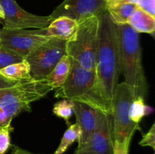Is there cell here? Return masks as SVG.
<instances>
[{
  "label": "cell",
  "mask_w": 155,
  "mask_h": 154,
  "mask_svg": "<svg viewBox=\"0 0 155 154\" xmlns=\"http://www.w3.org/2000/svg\"><path fill=\"white\" fill-rule=\"evenodd\" d=\"M95 82L92 89L75 101L111 114L114 96L120 72L117 30L107 13L99 17Z\"/></svg>",
  "instance_id": "cell-1"
},
{
  "label": "cell",
  "mask_w": 155,
  "mask_h": 154,
  "mask_svg": "<svg viewBox=\"0 0 155 154\" xmlns=\"http://www.w3.org/2000/svg\"><path fill=\"white\" fill-rule=\"evenodd\" d=\"M52 90L45 79L15 81L0 75V128L12 124V119L22 112L30 111L32 103Z\"/></svg>",
  "instance_id": "cell-2"
},
{
  "label": "cell",
  "mask_w": 155,
  "mask_h": 154,
  "mask_svg": "<svg viewBox=\"0 0 155 154\" xmlns=\"http://www.w3.org/2000/svg\"><path fill=\"white\" fill-rule=\"evenodd\" d=\"M120 72L130 87L133 100L146 98L148 85L142 61V48L139 33L129 24L117 26Z\"/></svg>",
  "instance_id": "cell-3"
},
{
  "label": "cell",
  "mask_w": 155,
  "mask_h": 154,
  "mask_svg": "<svg viewBox=\"0 0 155 154\" xmlns=\"http://www.w3.org/2000/svg\"><path fill=\"white\" fill-rule=\"evenodd\" d=\"M99 18L90 17L78 23L75 35L67 41V55L86 69L95 70Z\"/></svg>",
  "instance_id": "cell-4"
},
{
  "label": "cell",
  "mask_w": 155,
  "mask_h": 154,
  "mask_svg": "<svg viewBox=\"0 0 155 154\" xmlns=\"http://www.w3.org/2000/svg\"><path fill=\"white\" fill-rule=\"evenodd\" d=\"M133 98L130 87L126 82L117 85L112 105L114 140L123 142L133 138L136 130H140L139 124L133 122L130 118V110Z\"/></svg>",
  "instance_id": "cell-5"
},
{
  "label": "cell",
  "mask_w": 155,
  "mask_h": 154,
  "mask_svg": "<svg viewBox=\"0 0 155 154\" xmlns=\"http://www.w3.org/2000/svg\"><path fill=\"white\" fill-rule=\"evenodd\" d=\"M66 54L67 41L51 38L26 57L30 66L31 78L35 80L45 79Z\"/></svg>",
  "instance_id": "cell-6"
},
{
  "label": "cell",
  "mask_w": 155,
  "mask_h": 154,
  "mask_svg": "<svg viewBox=\"0 0 155 154\" xmlns=\"http://www.w3.org/2000/svg\"><path fill=\"white\" fill-rule=\"evenodd\" d=\"M51 37L42 34L39 30L0 29L1 45L19 55L26 57Z\"/></svg>",
  "instance_id": "cell-7"
},
{
  "label": "cell",
  "mask_w": 155,
  "mask_h": 154,
  "mask_svg": "<svg viewBox=\"0 0 155 154\" xmlns=\"http://www.w3.org/2000/svg\"><path fill=\"white\" fill-rule=\"evenodd\" d=\"M95 75V70L86 69L71 58L69 75L63 85L56 89L54 98L77 101L92 89Z\"/></svg>",
  "instance_id": "cell-8"
},
{
  "label": "cell",
  "mask_w": 155,
  "mask_h": 154,
  "mask_svg": "<svg viewBox=\"0 0 155 154\" xmlns=\"http://www.w3.org/2000/svg\"><path fill=\"white\" fill-rule=\"evenodd\" d=\"M114 141L112 115L98 110V122L93 134L74 154H113Z\"/></svg>",
  "instance_id": "cell-9"
},
{
  "label": "cell",
  "mask_w": 155,
  "mask_h": 154,
  "mask_svg": "<svg viewBox=\"0 0 155 154\" xmlns=\"http://www.w3.org/2000/svg\"><path fill=\"white\" fill-rule=\"evenodd\" d=\"M4 11L5 28L8 29H45L53 21L51 17L39 16L29 13L23 9L15 0H0Z\"/></svg>",
  "instance_id": "cell-10"
},
{
  "label": "cell",
  "mask_w": 155,
  "mask_h": 154,
  "mask_svg": "<svg viewBox=\"0 0 155 154\" xmlns=\"http://www.w3.org/2000/svg\"><path fill=\"white\" fill-rule=\"evenodd\" d=\"M107 13L105 0H64L49 15L54 20L59 17H68L77 23L90 17Z\"/></svg>",
  "instance_id": "cell-11"
},
{
  "label": "cell",
  "mask_w": 155,
  "mask_h": 154,
  "mask_svg": "<svg viewBox=\"0 0 155 154\" xmlns=\"http://www.w3.org/2000/svg\"><path fill=\"white\" fill-rule=\"evenodd\" d=\"M74 102V113L81 131L77 146V148H80L89 141L96 128L98 110L86 103L75 101Z\"/></svg>",
  "instance_id": "cell-12"
},
{
  "label": "cell",
  "mask_w": 155,
  "mask_h": 154,
  "mask_svg": "<svg viewBox=\"0 0 155 154\" xmlns=\"http://www.w3.org/2000/svg\"><path fill=\"white\" fill-rule=\"evenodd\" d=\"M78 23L68 17H59L51 22L48 27L42 29L44 36L68 41L75 35Z\"/></svg>",
  "instance_id": "cell-13"
},
{
  "label": "cell",
  "mask_w": 155,
  "mask_h": 154,
  "mask_svg": "<svg viewBox=\"0 0 155 154\" xmlns=\"http://www.w3.org/2000/svg\"><path fill=\"white\" fill-rule=\"evenodd\" d=\"M128 24L137 33L151 34L155 30V17L138 6L129 19Z\"/></svg>",
  "instance_id": "cell-14"
},
{
  "label": "cell",
  "mask_w": 155,
  "mask_h": 154,
  "mask_svg": "<svg viewBox=\"0 0 155 154\" xmlns=\"http://www.w3.org/2000/svg\"><path fill=\"white\" fill-rule=\"evenodd\" d=\"M71 69V57L64 55L57 63L53 70L47 75L46 82L52 89L61 87L66 81Z\"/></svg>",
  "instance_id": "cell-15"
},
{
  "label": "cell",
  "mask_w": 155,
  "mask_h": 154,
  "mask_svg": "<svg viewBox=\"0 0 155 154\" xmlns=\"http://www.w3.org/2000/svg\"><path fill=\"white\" fill-rule=\"evenodd\" d=\"M137 7L134 4H107V13L117 26L125 25Z\"/></svg>",
  "instance_id": "cell-16"
},
{
  "label": "cell",
  "mask_w": 155,
  "mask_h": 154,
  "mask_svg": "<svg viewBox=\"0 0 155 154\" xmlns=\"http://www.w3.org/2000/svg\"><path fill=\"white\" fill-rule=\"evenodd\" d=\"M0 75L8 79L15 81L32 79L30 75V66L26 59L1 69Z\"/></svg>",
  "instance_id": "cell-17"
},
{
  "label": "cell",
  "mask_w": 155,
  "mask_h": 154,
  "mask_svg": "<svg viewBox=\"0 0 155 154\" xmlns=\"http://www.w3.org/2000/svg\"><path fill=\"white\" fill-rule=\"evenodd\" d=\"M81 134L80 128L77 123L70 125L68 129L64 134L61 140L60 144L53 154H63L68 150L70 146L73 144L75 141H78Z\"/></svg>",
  "instance_id": "cell-18"
},
{
  "label": "cell",
  "mask_w": 155,
  "mask_h": 154,
  "mask_svg": "<svg viewBox=\"0 0 155 154\" xmlns=\"http://www.w3.org/2000/svg\"><path fill=\"white\" fill-rule=\"evenodd\" d=\"M145 99L142 97H138L133 101L130 110V118L133 122L139 124L144 116L152 111L149 107L145 104Z\"/></svg>",
  "instance_id": "cell-19"
},
{
  "label": "cell",
  "mask_w": 155,
  "mask_h": 154,
  "mask_svg": "<svg viewBox=\"0 0 155 154\" xmlns=\"http://www.w3.org/2000/svg\"><path fill=\"white\" fill-rule=\"evenodd\" d=\"M74 101L71 99H62L56 103L53 107L52 113L58 117L66 121L69 125V120L74 113Z\"/></svg>",
  "instance_id": "cell-20"
},
{
  "label": "cell",
  "mask_w": 155,
  "mask_h": 154,
  "mask_svg": "<svg viewBox=\"0 0 155 154\" xmlns=\"http://www.w3.org/2000/svg\"><path fill=\"white\" fill-rule=\"evenodd\" d=\"M24 59L25 58L22 56L0 45V69L12 63L21 61Z\"/></svg>",
  "instance_id": "cell-21"
},
{
  "label": "cell",
  "mask_w": 155,
  "mask_h": 154,
  "mask_svg": "<svg viewBox=\"0 0 155 154\" xmlns=\"http://www.w3.org/2000/svg\"><path fill=\"white\" fill-rule=\"evenodd\" d=\"M12 131H13L12 124L0 128V154H5L12 146L10 135Z\"/></svg>",
  "instance_id": "cell-22"
},
{
  "label": "cell",
  "mask_w": 155,
  "mask_h": 154,
  "mask_svg": "<svg viewBox=\"0 0 155 154\" xmlns=\"http://www.w3.org/2000/svg\"><path fill=\"white\" fill-rule=\"evenodd\" d=\"M139 145L142 146H150L155 149V122L149 131L142 136V140L139 141Z\"/></svg>",
  "instance_id": "cell-23"
},
{
  "label": "cell",
  "mask_w": 155,
  "mask_h": 154,
  "mask_svg": "<svg viewBox=\"0 0 155 154\" xmlns=\"http://www.w3.org/2000/svg\"><path fill=\"white\" fill-rule=\"evenodd\" d=\"M132 138L127 139L123 142L114 141L113 154H129Z\"/></svg>",
  "instance_id": "cell-24"
},
{
  "label": "cell",
  "mask_w": 155,
  "mask_h": 154,
  "mask_svg": "<svg viewBox=\"0 0 155 154\" xmlns=\"http://www.w3.org/2000/svg\"><path fill=\"white\" fill-rule=\"evenodd\" d=\"M137 5L155 17V0H139Z\"/></svg>",
  "instance_id": "cell-25"
},
{
  "label": "cell",
  "mask_w": 155,
  "mask_h": 154,
  "mask_svg": "<svg viewBox=\"0 0 155 154\" xmlns=\"http://www.w3.org/2000/svg\"><path fill=\"white\" fill-rule=\"evenodd\" d=\"M139 0H107V4H134L138 5Z\"/></svg>",
  "instance_id": "cell-26"
},
{
  "label": "cell",
  "mask_w": 155,
  "mask_h": 154,
  "mask_svg": "<svg viewBox=\"0 0 155 154\" xmlns=\"http://www.w3.org/2000/svg\"><path fill=\"white\" fill-rule=\"evenodd\" d=\"M12 154H36V153H33V152H29V151L22 149V148L19 147V146H14L13 153Z\"/></svg>",
  "instance_id": "cell-27"
},
{
  "label": "cell",
  "mask_w": 155,
  "mask_h": 154,
  "mask_svg": "<svg viewBox=\"0 0 155 154\" xmlns=\"http://www.w3.org/2000/svg\"><path fill=\"white\" fill-rule=\"evenodd\" d=\"M4 18H5L4 11H3L1 5H0V18H1L2 20H3V19H4Z\"/></svg>",
  "instance_id": "cell-28"
},
{
  "label": "cell",
  "mask_w": 155,
  "mask_h": 154,
  "mask_svg": "<svg viewBox=\"0 0 155 154\" xmlns=\"http://www.w3.org/2000/svg\"><path fill=\"white\" fill-rule=\"evenodd\" d=\"M150 35H151V36H152L153 38H154V40H155V30H154V32H153L152 33H151V34H150Z\"/></svg>",
  "instance_id": "cell-29"
},
{
  "label": "cell",
  "mask_w": 155,
  "mask_h": 154,
  "mask_svg": "<svg viewBox=\"0 0 155 154\" xmlns=\"http://www.w3.org/2000/svg\"><path fill=\"white\" fill-rule=\"evenodd\" d=\"M1 20H2V19H1V18H0V23H1Z\"/></svg>",
  "instance_id": "cell-30"
},
{
  "label": "cell",
  "mask_w": 155,
  "mask_h": 154,
  "mask_svg": "<svg viewBox=\"0 0 155 154\" xmlns=\"http://www.w3.org/2000/svg\"><path fill=\"white\" fill-rule=\"evenodd\" d=\"M154 154H155V149H154Z\"/></svg>",
  "instance_id": "cell-31"
},
{
  "label": "cell",
  "mask_w": 155,
  "mask_h": 154,
  "mask_svg": "<svg viewBox=\"0 0 155 154\" xmlns=\"http://www.w3.org/2000/svg\"><path fill=\"white\" fill-rule=\"evenodd\" d=\"M0 45H1V42H0Z\"/></svg>",
  "instance_id": "cell-32"
},
{
  "label": "cell",
  "mask_w": 155,
  "mask_h": 154,
  "mask_svg": "<svg viewBox=\"0 0 155 154\" xmlns=\"http://www.w3.org/2000/svg\"><path fill=\"white\" fill-rule=\"evenodd\" d=\"M105 1H106V2H107V0H105Z\"/></svg>",
  "instance_id": "cell-33"
},
{
  "label": "cell",
  "mask_w": 155,
  "mask_h": 154,
  "mask_svg": "<svg viewBox=\"0 0 155 154\" xmlns=\"http://www.w3.org/2000/svg\"></svg>",
  "instance_id": "cell-34"
}]
</instances>
